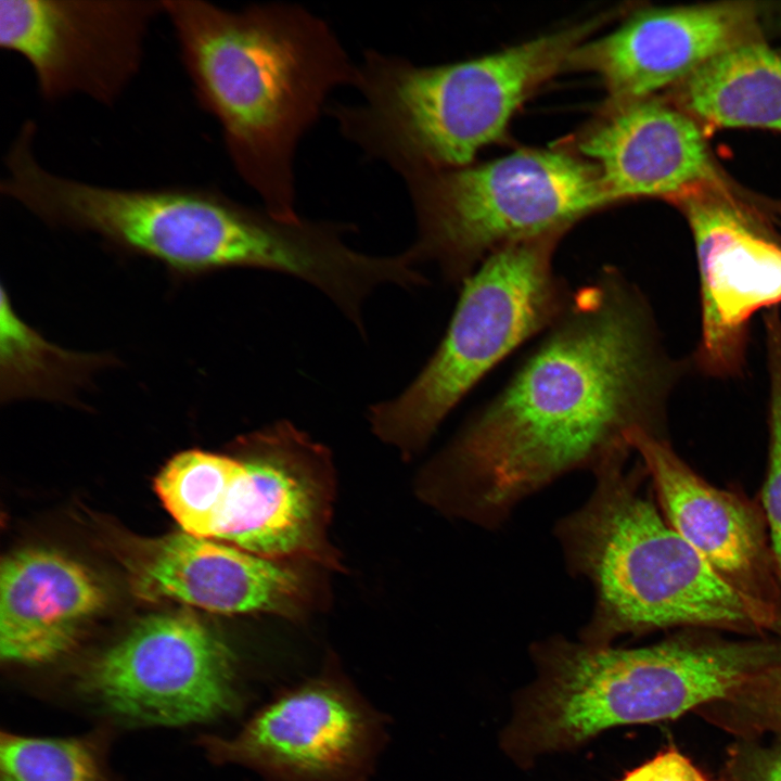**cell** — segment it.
<instances>
[{"label": "cell", "instance_id": "8fae6325", "mask_svg": "<svg viewBox=\"0 0 781 781\" xmlns=\"http://www.w3.org/2000/svg\"><path fill=\"white\" fill-rule=\"evenodd\" d=\"M163 0H1L0 46L31 68L42 101L113 106L138 77Z\"/></svg>", "mask_w": 781, "mask_h": 781}, {"label": "cell", "instance_id": "2e32d148", "mask_svg": "<svg viewBox=\"0 0 781 781\" xmlns=\"http://www.w3.org/2000/svg\"><path fill=\"white\" fill-rule=\"evenodd\" d=\"M671 527L733 589L781 614V589L761 505L699 475L668 438L630 434Z\"/></svg>", "mask_w": 781, "mask_h": 781}, {"label": "cell", "instance_id": "cb8c5ba5", "mask_svg": "<svg viewBox=\"0 0 781 781\" xmlns=\"http://www.w3.org/2000/svg\"><path fill=\"white\" fill-rule=\"evenodd\" d=\"M728 781H781V735L739 739L728 752Z\"/></svg>", "mask_w": 781, "mask_h": 781}, {"label": "cell", "instance_id": "52a82bcc", "mask_svg": "<svg viewBox=\"0 0 781 781\" xmlns=\"http://www.w3.org/2000/svg\"><path fill=\"white\" fill-rule=\"evenodd\" d=\"M567 230L508 243L462 282L447 331L417 377L398 396L375 404L373 433L405 459L420 453L462 398L528 338L548 330L573 291L553 269Z\"/></svg>", "mask_w": 781, "mask_h": 781}, {"label": "cell", "instance_id": "30bf717a", "mask_svg": "<svg viewBox=\"0 0 781 781\" xmlns=\"http://www.w3.org/2000/svg\"><path fill=\"white\" fill-rule=\"evenodd\" d=\"M695 246L701 335L694 364L714 377L743 372L750 324L781 304V220L728 182L699 187L671 202Z\"/></svg>", "mask_w": 781, "mask_h": 781}, {"label": "cell", "instance_id": "3957f363", "mask_svg": "<svg viewBox=\"0 0 781 781\" xmlns=\"http://www.w3.org/2000/svg\"><path fill=\"white\" fill-rule=\"evenodd\" d=\"M628 460L594 471L588 499L554 526L568 572L594 594L579 641L612 645L663 629L781 637V614L739 593L708 565L644 492L642 462L628 469Z\"/></svg>", "mask_w": 781, "mask_h": 781}, {"label": "cell", "instance_id": "9a60e30c", "mask_svg": "<svg viewBox=\"0 0 781 781\" xmlns=\"http://www.w3.org/2000/svg\"><path fill=\"white\" fill-rule=\"evenodd\" d=\"M767 10L745 1L638 10L577 47L566 68L594 73L610 102L656 95L722 51L761 38Z\"/></svg>", "mask_w": 781, "mask_h": 781}, {"label": "cell", "instance_id": "6da1fadb", "mask_svg": "<svg viewBox=\"0 0 781 781\" xmlns=\"http://www.w3.org/2000/svg\"><path fill=\"white\" fill-rule=\"evenodd\" d=\"M682 368L646 297L607 267L573 291L510 382L425 465L418 492L449 517L496 529L560 477L629 459L632 432L668 438Z\"/></svg>", "mask_w": 781, "mask_h": 781}, {"label": "cell", "instance_id": "ba28073f", "mask_svg": "<svg viewBox=\"0 0 781 781\" xmlns=\"http://www.w3.org/2000/svg\"><path fill=\"white\" fill-rule=\"evenodd\" d=\"M417 223L408 248L418 265L434 263L462 283L497 248L568 230L612 205L596 167L567 145L522 149L458 168L404 178Z\"/></svg>", "mask_w": 781, "mask_h": 781}, {"label": "cell", "instance_id": "d4e9b609", "mask_svg": "<svg viewBox=\"0 0 781 781\" xmlns=\"http://www.w3.org/2000/svg\"><path fill=\"white\" fill-rule=\"evenodd\" d=\"M619 781H716L671 746L627 772Z\"/></svg>", "mask_w": 781, "mask_h": 781}, {"label": "cell", "instance_id": "7402d4cb", "mask_svg": "<svg viewBox=\"0 0 781 781\" xmlns=\"http://www.w3.org/2000/svg\"><path fill=\"white\" fill-rule=\"evenodd\" d=\"M769 376L768 462L760 505L765 514L777 578L781 589V315H764Z\"/></svg>", "mask_w": 781, "mask_h": 781}, {"label": "cell", "instance_id": "7a4b0ae2", "mask_svg": "<svg viewBox=\"0 0 781 781\" xmlns=\"http://www.w3.org/2000/svg\"><path fill=\"white\" fill-rule=\"evenodd\" d=\"M163 4L194 97L219 124L238 175L273 216L299 220L296 149L330 93L355 87L358 64L324 20L295 3Z\"/></svg>", "mask_w": 781, "mask_h": 781}, {"label": "cell", "instance_id": "7c38bea8", "mask_svg": "<svg viewBox=\"0 0 781 781\" xmlns=\"http://www.w3.org/2000/svg\"><path fill=\"white\" fill-rule=\"evenodd\" d=\"M244 473L216 539L282 561L342 569L328 530L335 496L330 450L289 421L239 441Z\"/></svg>", "mask_w": 781, "mask_h": 781}, {"label": "cell", "instance_id": "5b68a950", "mask_svg": "<svg viewBox=\"0 0 781 781\" xmlns=\"http://www.w3.org/2000/svg\"><path fill=\"white\" fill-rule=\"evenodd\" d=\"M616 14L606 12L491 54L438 66L367 50L354 87L359 101L327 111L346 140L402 179L463 167L501 138L529 95L566 68L573 51Z\"/></svg>", "mask_w": 781, "mask_h": 781}, {"label": "cell", "instance_id": "5bb4252c", "mask_svg": "<svg viewBox=\"0 0 781 781\" xmlns=\"http://www.w3.org/2000/svg\"><path fill=\"white\" fill-rule=\"evenodd\" d=\"M126 565L133 590L145 600L291 619L309 615L321 602L319 566L265 558L184 532L139 542Z\"/></svg>", "mask_w": 781, "mask_h": 781}, {"label": "cell", "instance_id": "ac0fdd59", "mask_svg": "<svg viewBox=\"0 0 781 781\" xmlns=\"http://www.w3.org/2000/svg\"><path fill=\"white\" fill-rule=\"evenodd\" d=\"M106 591L86 566L57 551L29 548L0 572V652L15 664L57 660L105 606Z\"/></svg>", "mask_w": 781, "mask_h": 781}, {"label": "cell", "instance_id": "44dd1931", "mask_svg": "<svg viewBox=\"0 0 781 781\" xmlns=\"http://www.w3.org/2000/svg\"><path fill=\"white\" fill-rule=\"evenodd\" d=\"M0 781H108L100 752L87 739L3 734Z\"/></svg>", "mask_w": 781, "mask_h": 781}, {"label": "cell", "instance_id": "277c9868", "mask_svg": "<svg viewBox=\"0 0 781 781\" xmlns=\"http://www.w3.org/2000/svg\"><path fill=\"white\" fill-rule=\"evenodd\" d=\"M538 677L522 695L503 746L520 763L574 748L602 731L676 719L727 697L781 662V637L728 638L681 629L620 649L554 636L532 648Z\"/></svg>", "mask_w": 781, "mask_h": 781}, {"label": "cell", "instance_id": "9c48e42d", "mask_svg": "<svg viewBox=\"0 0 781 781\" xmlns=\"http://www.w3.org/2000/svg\"><path fill=\"white\" fill-rule=\"evenodd\" d=\"M76 687L106 713L140 725L210 720L236 700L230 648L188 612L140 620L81 669Z\"/></svg>", "mask_w": 781, "mask_h": 781}, {"label": "cell", "instance_id": "e0dca14e", "mask_svg": "<svg viewBox=\"0 0 781 781\" xmlns=\"http://www.w3.org/2000/svg\"><path fill=\"white\" fill-rule=\"evenodd\" d=\"M569 146L597 169L612 204L639 197L669 203L728 182L703 128L668 97L607 101Z\"/></svg>", "mask_w": 781, "mask_h": 781}, {"label": "cell", "instance_id": "d6986e66", "mask_svg": "<svg viewBox=\"0 0 781 781\" xmlns=\"http://www.w3.org/2000/svg\"><path fill=\"white\" fill-rule=\"evenodd\" d=\"M705 131L760 128L781 132V54L761 38L715 55L668 97Z\"/></svg>", "mask_w": 781, "mask_h": 781}, {"label": "cell", "instance_id": "ffe728a7", "mask_svg": "<svg viewBox=\"0 0 781 781\" xmlns=\"http://www.w3.org/2000/svg\"><path fill=\"white\" fill-rule=\"evenodd\" d=\"M244 469L234 456L187 450L165 464L155 478L154 488L184 533L216 539Z\"/></svg>", "mask_w": 781, "mask_h": 781}, {"label": "cell", "instance_id": "603a6c76", "mask_svg": "<svg viewBox=\"0 0 781 781\" xmlns=\"http://www.w3.org/2000/svg\"><path fill=\"white\" fill-rule=\"evenodd\" d=\"M720 714L728 731L739 738L781 735V662L732 691Z\"/></svg>", "mask_w": 781, "mask_h": 781}, {"label": "cell", "instance_id": "8992f818", "mask_svg": "<svg viewBox=\"0 0 781 781\" xmlns=\"http://www.w3.org/2000/svg\"><path fill=\"white\" fill-rule=\"evenodd\" d=\"M37 125L25 121L4 155L0 192L41 221L97 234L183 273L270 269L282 229L267 209L203 187L117 188L55 174L36 155Z\"/></svg>", "mask_w": 781, "mask_h": 781}, {"label": "cell", "instance_id": "4fadbf2b", "mask_svg": "<svg viewBox=\"0 0 781 781\" xmlns=\"http://www.w3.org/2000/svg\"><path fill=\"white\" fill-rule=\"evenodd\" d=\"M380 739L373 712L338 677L325 675L263 707L240 732L207 739L219 761L274 781H360Z\"/></svg>", "mask_w": 781, "mask_h": 781}]
</instances>
